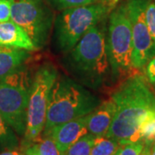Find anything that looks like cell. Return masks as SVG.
<instances>
[{
    "label": "cell",
    "mask_w": 155,
    "mask_h": 155,
    "mask_svg": "<svg viewBox=\"0 0 155 155\" xmlns=\"http://www.w3.org/2000/svg\"><path fill=\"white\" fill-rule=\"evenodd\" d=\"M149 84L146 76L135 72L116 89L111 96L116 113L106 136L116 140L120 145L141 140L140 127L155 113V94Z\"/></svg>",
    "instance_id": "6da1fadb"
},
{
    "label": "cell",
    "mask_w": 155,
    "mask_h": 155,
    "mask_svg": "<svg viewBox=\"0 0 155 155\" xmlns=\"http://www.w3.org/2000/svg\"><path fill=\"white\" fill-rule=\"evenodd\" d=\"M104 22L92 27L67 53L66 63L70 72L78 81L91 88L100 87L111 78Z\"/></svg>",
    "instance_id": "7a4b0ae2"
},
{
    "label": "cell",
    "mask_w": 155,
    "mask_h": 155,
    "mask_svg": "<svg viewBox=\"0 0 155 155\" xmlns=\"http://www.w3.org/2000/svg\"><path fill=\"white\" fill-rule=\"evenodd\" d=\"M102 103L79 82L66 76H58L50 92L43 137L62 123L86 116Z\"/></svg>",
    "instance_id": "3957f363"
},
{
    "label": "cell",
    "mask_w": 155,
    "mask_h": 155,
    "mask_svg": "<svg viewBox=\"0 0 155 155\" xmlns=\"http://www.w3.org/2000/svg\"><path fill=\"white\" fill-rule=\"evenodd\" d=\"M115 2H97L61 11L54 23L58 50L69 52L92 27L105 21L116 6Z\"/></svg>",
    "instance_id": "277c9868"
},
{
    "label": "cell",
    "mask_w": 155,
    "mask_h": 155,
    "mask_svg": "<svg viewBox=\"0 0 155 155\" xmlns=\"http://www.w3.org/2000/svg\"><path fill=\"white\" fill-rule=\"evenodd\" d=\"M106 50L113 81L139 72L132 62L133 39L126 4L116 6L109 15Z\"/></svg>",
    "instance_id": "5b68a950"
},
{
    "label": "cell",
    "mask_w": 155,
    "mask_h": 155,
    "mask_svg": "<svg viewBox=\"0 0 155 155\" xmlns=\"http://www.w3.org/2000/svg\"><path fill=\"white\" fill-rule=\"evenodd\" d=\"M32 80L25 67L0 80V114L19 136L26 131Z\"/></svg>",
    "instance_id": "8992f818"
},
{
    "label": "cell",
    "mask_w": 155,
    "mask_h": 155,
    "mask_svg": "<svg viewBox=\"0 0 155 155\" xmlns=\"http://www.w3.org/2000/svg\"><path fill=\"white\" fill-rule=\"evenodd\" d=\"M57 77V69L52 64L41 66L34 74L28 98L26 131L23 135L25 146L36 140L42 134L50 92Z\"/></svg>",
    "instance_id": "52a82bcc"
},
{
    "label": "cell",
    "mask_w": 155,
    "mask_h": 155,
    "mask_svg": "<svg viewBox=\"0 0 155 155\" xmlns=\"http://www.w3.org/2000/svg\"><path fill=\"white\" fill-rule=\"evenodd\" d=\"M11 21L25 31L36 49L47 45L54 23V10L45 0H11Z\"/></svg>",
    "instance_id": "ba28073f"
},
{
    "label": "cell",
    "mask_w": 155,
    "mask_h": 155,
    "mask_svg": "<svg viewBox=\"0 0 155 155\" xmlns=\"http://www.w3.org/2000/svg\"><path fill=\"white\" fill-rule=\"evenodd\" d=\"M146 2L147 0H128L126 3L133 39L132 62L137 72L145 68L155 55V42L150 35L145 18Z\"/></svg>",
    "instance_id": "9c48e42d"
},
{
    "label": "cell",
    "mask_w": 155,
    "mask_h": 155,
    "mask_svg": "<svg viewBox=\"0 0 155 155\" xmlns=\"http://www.w3.org/2000/svg\"><path fill=\"white\" fill-rule=\"evenodd\" d=\"M88 134L85 116L54 127L48 137L54 140L58 149L65 155L67 149L78 140Z\"/></svg>",
    "instance_id": "30bf717a"
},
{
    "label": "cell",
    "mask_w": 155,
    "mask_h": 155,
    "mask_svg": "<svg viewBox=\"0 0 155 155\" xmlns=\"http://www.w3.org/2000/svg\"><path fill=\"white\" fill-rule=\"evenodd\" d=\"M116 113V104L113 100L102 102L97 108L86 115L88 133L94 136L106 135Z\"/></svg>",
    "instance_id": "8fae6325"
},
{
    "label": "cell",
    "mask_w": 155,
    "mask_h": 155,
    "mask_svg": "<svg viewBox=\"0 0 155 155\" xmlns=\"http://www.w3.org/2000/svg\"><path fill=\"white\" fill-rule=\"evenodd\" d=\"M0 46L29 52L37 50L25 31L11 20L0 23Z\"/></svg>",
    "instance_id": "7c38bea8"
},
{
    "label": "cell",
    "mask_w": 155,
    "mask_h": 155,
    "mask_svg": "<svg viewBox=\"0 0 155 155\" xmlns=\"http://www.w3.org/2000/svg\"><path fill=\"white\" fill-rule=\"evenodd\" d=\"M29 51L0 46V80L24 67Z\"/></svg>",
    "instance_id": "4fadbf2b"
},
{
    "label": "cell",
    "mask_w": 155,
    "mask_h": 155,
    "mask_svg": "<svg viewBox=\"0 0 155 155\" xmlns=\"http://www.w3.org/2000/svg\"><path fill=\"white\" fill-rule=\"evenodd\" d=\"M24 155H64L51 137H43L26 146Z\"/></svg>",
    "instance_id": "5bb4252c"
},
{
    "label": "cell",
    "mask_w": 155,
    "mask_h": 155,
    "mask_svg": "<svg viewBox=\"0 0 155 155\" xmlns=\"http://www.w3.org/2000/svg\"><path fill=\"white\" fill-rule=\"evenodd\" d=\"M121 146L116 140L106 135L96 136L91 155H115Z\"/></svg>",
    "instance_id": "9a60e30c"
},
{
    "label": "cell",
    "mask_w": 155,
    "mask_h": 155,
    "mask_svg": "<svg viewBox=\"0 0 155 155\" xmlns=\"http://www.w3.org/2000/svg\"><path fill=\"white\" fill-rule=\"evenodd\" d=\"M18 143L17 134L7 124L0 114V152L16 150Z\"/></svg>",
    "instance_id": "2e32d148"
},
{
    "label": "cell",
    "mask_w": 155,
    "mask_h": 155,
    "mask_svg": "<svg viewBox=\"0 0 155 155\" xmlns=\"http://www.w3.org/2000/svg\"><path fill=\"white\" fill-rule=\"evenodd\" d=\"M95 137L89 133L84 135L67 149L65 155H91Z\"/></svg>",
    "instance_id": "e0dca14e"
},
{
    "label": "cell",
    "mask_w": 155,
    "mask_h": 155,
    "mask_svg": "<svg viewBox=\"0 0 155 155\" xmlns=\"http://www.w3.org/2000/svg\"><path fill=\"white\" fill-rule=\"evenodd\" d=\"M47 4L54 11H62L67 9L87 5L97 2H115L118 3L119 0H45Z\"/></svg>",
    "instance_id": "ac0fdd59"
},
{
    "label": "cell",
    "mask_w": 155,
    "mask_h": 155,
    "mask_svg": "<svg viewBox=\"0 0 155 155\" xmlns=\"http://www.w3.org/2000/svg\"><path fill=\"white\" fill-rule=\"evenodd\" d=\"M140 136L145 145H153L155 142V113L150 115L141 124Z\"/></svg>",
    "instance_id": "d6986e66"
},
{
    "label": "cell",
    "mask_w": 155,
    "mask_h": 155,
    "mask_svg": "<svg viewBox=\"0 0 155 155\" xmlns=\"http://www.w3.org/2000/svg\"><path fill=\"white\" fill-rule=\"evenodd\" d=\"M145 18L150 35L155 42V0H147L145 5Z\"/></svg>",
    "instance_id": "ffe728a7"
},
{
    "label": "cell",
    "mask_w": 155,
    "mask_h": 155,
    "mask_svg": "<svg viewBox=\"0 0 155 155\" xmlns=\"http://www.w3.org/2000/svg\"><path fill=\"white\" fill-rule=\"evenodd\" d=\"M144 148V141L142 140L122 145L116 152V155H140Z\"/></svg>",
    "instance_id": "44dd1931"
},
{
    "label": "cell",
    "mask_w": 155,
    "mask_h": 155,
    "mask_svg": "<svg viewBox=\"0 0 155 155\" xmlns=\"http://www.w3.org/2000/svg\"><path fill=\"white\" fill-rule=\"evenodd\" d=\"M11 0H0V23L11 21Z\"/></svg>",
    "instance_id": "7402d4cb"
},
{
    "label": "cell",
    "mask_w": 155,
    "mask_h": 155,
    "mask_svg": "<svg viewBox=\"0 0 155 155\" xmlns=\"http://www.w3.org/2000/svg\"><path fill=\"white\" fill-rule=\"evenodd\" d=\"M146 78L150 84L155 83V55L148 61L145 67Z\"/></svg>",
    "instance_id": "603a6c76"
},
{
    "label": "cell",
    "mask_w": 155,
    "mask_h": 155,
    "mask_svg": "<svg viewBox=\"0 0 155 155\" xmlns=\"http://www.w3.org/2000/svg\"><path fill=\"white\" fill-rule=\"evenodd\" d=\"M0 155H24L18 152L17 150H8V151H4L1 152Z\"/></svg>",
    "instance_id": "cb8c5ba5"
},
{
    "label": "cell",
    "mask_w": 155,
    "mask_h": 155,
    "mask_svg": "<svg viewBox=\"0 0 155 155\" xmlns=\"http://www.w3.org/2000/svg\"><path fill=\"white\" fill-rule=\"evenodd\" d=\"M152 146V145H151ZM151 146L144 144V148L142 150L140 155H150V149H151Z\"/></svg>",
    "instance_id": "d4e9b609"
},
{
    "label": "cell",
    "mask_w": 155,
    "mask_h": 155,
    "mask_svg": "<svg viewBox=\"0 0 155 155\" xmlns=\"http://www.w3.org/2000/svg\"><path fill=\"white\" fill-rule=\"evenodd\" d=\"M150 155H155V142L151 146L150 149Z\"/></svg>",
    "instance_id": "484cf974"
},
{
    "label": "cell",
    "mask_w": 155,
    "mask_h": 155,
    "mask_svg": "<svg viewBox=\"0 0 155 155\" xmlns=\"http://www.w3.org/2000/svg\"><path fill=\"white\" fill-rule=\"evenodd\" d=\"M152 84H153V89H154V92H155V83ZM154 94H155V93H154Z\"/></svg>",
    "instance_id": "4316f807"
},
{
    "label": "cell",
    "mask_w": 155,
    "mask_h": 155,
    "mask_svg": "<svg viewBox=\"0 0 155 155\" xmlns=\"http://www.w3.org/2000/svg\"><path fill=\"white\" fill-rule=\"evenodd\" d=\"M115 155H116V154H115Z\"/></svg>",
    "instance_id": "83f0119b"
}]
</instances>
